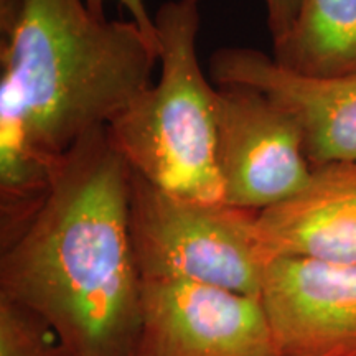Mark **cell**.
<instances>
[{
    "label": "cell",
    "mask_w": 356,
    "mask_h": 356,
    "mask_svg": "<svg viewBox=\"0 0 356 356\" xmlns=\"http://www.w3.org/2000/svg\"><path fill=\"white\" fill-rule=\"evenodd\" d=\"M132 170L106 127L60 159L37 211L0 254V297L35 312L65 356H132L142 275L131 236Z\"/></svg>",
    "instance_id": "obj_1"
},
{
    "label": "cell",
    "mask_w": 356,
    "mask_h": 356,
    "mask_svg": "<svg viewBox=\"0 0 356 356\" xmlns=\"http://www.w3.org/2000/svg\"><path fill=\"white\" fill-rule=\"evenodd\" d=\"M157 63L132 20L92 15L84 0H22L0 26V92L53 162L152 86Z\"/></svg>",
    "instance_id": "obj_2"
},
{
    "label": "cell",
    "mask_w": 356,
    "mask_h": 356,
    "mask_svg": "<svg viewBox=\"0 0 356 356\" xmlns=\"http://www.w3.org/2000/svg\"><path fill=\"white\" fill-rule=\"evenodd\" d=\"M154 20L159 79L106 126L109 142L157 188L225 202L216 167L218 88L204 76L197 53L200 0H168Z\"/></svg>",
    "instance_id": "obj_3"
},
{
    "label": "cell",
    "mask_w": 356,
    "mask_h": 356,
    "mask_svg": "<svg viewBox=\"0 0 356 356\" xmlns=\"http://www.w3.org/2000/svg\"><path fill=\"white\" fill-rule=\"evenodd\" d=\"M259 211L172 195L132 172L131 236L142 279H184L261 299Z\"/></svg>",
    "instance_id": "obj_4"
},
{
    "label": "cell",
    "mask_w": 356,
    "mask_h": 356,
    "mask_svg": "<svg viewBox=\"0 0 356 356\" xmlns=\"http://www.w3.org/2000/svg\"><path fill=\"white\" fill-rule=\"evenodd\" d=\"M216 88V167L222 200L262 211L300 193L314 167L296 121L257 89Z\"/></svg>",
    "instance_id": "obj_5"
},
{
    "label": "cell",
    "mask_w": 356,
    "mask_h": 356,
    "mask_svg": "<svg viewBox=\"0 0 356 356\" xmlns=\"http://www.w3.org/2000/svg\"><path fill=\"white\" fill-rule=\"evenodd\" d=\"M132 356H277L262 300L184 279H142Z\"/></svg>",
    "instance_id": "obj_6"
},
{
    "label": "cell",
    "mask_w": 356,
    "mask_h": 356,
    "mask_svg": "<svg viewBox=\"0 0 356 356\" xmlns=\"http://www.w3.org/2000/svg\"><path fill=\"white\" fill-rule=\"evenodd\" d=\"M261 300L277 356H356V264L275 257Z\"/></svg>",
    "instance_id": "obj_7"
},
{
    "label": "cell",
    "mask_w": 356,
    "mask_h": 356,
    "mask_svg": "<svg viewBox=\"0 0 356 356\" xmlns=\"http://www.w3.org/2000/svg\"><path fill=\"white\" fill-rule=\"evenodd\" d=\"M216 86H248L273 99L300 129L314 168L356 160V73L304 78L254 48H218L210 58Z\"/></svg>",
    "instance_id": "obj_8"
},
{
    "label": "cell",
    "mask_w": 356,
    "mask_h": 356,
    "mask_svg": "<svg viewBox=\"0 0 356 356\" xmlns=\"http://www.w3.org/2000/svg\"><path fill=\"white\" fill-rule=\"evenodd\" d=\"M267 257L356 264V160L314 168L309 185L259 211Z\"/></svg>",
    "instance_id": "obj_9"
},
{
    "label": "cell",
    "mask_w": 356,
    "mask_h": 356,
    "mask_svg": "<svg viewBox=\"0 0 356 356\" xmlns=\"http://www.w3.org/2000/svg\"><path fill=\"white\" fill-rule=\"evenodd\" d=\"M274 61L304 78L356 73V0H300L286 38L273 44Z\"/></svg>",
    "instance_id": "obj_10"
},
{
    "label": "cell",
    "mask_w": 356,
    "mask_h": 356,
    "mask_svg": "<svg viewBox=\"0 0 356 356\" xmlns=\"http://www.w3.org/2000/svg\"><path fill=\"white\" fill-rule=\"evenodd\" d=\"M0 356H65L51 327L26 307L0 297Z\"/></svg>",
    "instance_id": "obj_11"
},
{
    "label": "cell",
    "mask_w": 356,
    "mask_h": 356,
    "mask_svg": "<svg viewBox=\"0 0 356 356\" xmlns=\"http://www.w3.org/2000/svg\"><path fill=\"white\" fill-rule=\"evenodd\" d=\"M89 10L92 15L101 17L104 19V6L108 0H84ZM115 2L121 3L122 7H126V10L131 15V20L140 29V32L145 35V38L154 44L159 50V37H157V26H155L154 17L150 15L147 10V6L144 0H115Z\"/></svg>",
    "instance_id": "obj_12"
},
{
    "label": "cell",
    "mask_w": 356,
    "mask_h": 356,
    "mask_svg": "<svg viewBox=\"0 0 356 356\" xmlns=\"http://www.w3.org/2000/svg\"><path fill=\"white\" fill-rule=\"evenodd\" d=\"M267 13V29H269L273 44L286 38L299 10L300 0H264Z\"/></svg>",
    "instance_id": "obj_13"
}]
</instances>
